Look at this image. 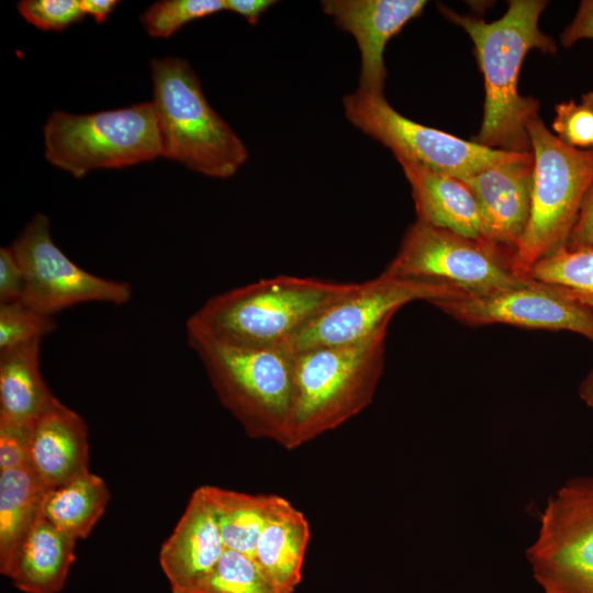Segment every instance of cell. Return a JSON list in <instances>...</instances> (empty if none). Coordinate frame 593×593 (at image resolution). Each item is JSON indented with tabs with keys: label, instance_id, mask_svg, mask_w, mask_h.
<instances>
[{
	"label": "cell",
	"instance_id": "6da1fadb",
	"mask_svg": "<svg viewBox=\"0 0 593 593\" xmlns=\"http://www.w3.org/2000/svg\"><path fill=\"white\" fill-rule=\"evenodd\" d=\"M542 0H511L504 15L486 22L439 5L440 12L461 26L473 43L484 81V107L477 143L506 152H530L527 124L537 115L538 101L518 92L519 70L527 53H556L555 41L538 21L547 5Z\"/></svg>",
	"mask_w": 593,
	"mask_h": 593
},
{
	"label": "cell",
	"instance_id": "7a4b0ae2",
	"mask_svg": "<svg viewBox=\"0 0 593 593\" xmlns=\"http://www.w3.org/2000/svg\"><path fill=\"white\" fill-rule=\"evenodd\" d=\"M358 287L292 276L261 279L210 298L187 327L239 347L289 346L321 312Z\"/></svg>",
	"mask_w": 593,
	"mask_h": 593
},
{
	"label": "cell",
	"instance_id": "3957f363",
	"mask_svg": "<svg viewBox=\"0 0 593 593\" xmlns=\"http://www.w3.org/2000/svg\"><path fill=\"white\" fill-rule=\"evenodd\" d=\"M388 326L355 344L294 353L284 448H298L335 429L371 403L384 369Z\"/></svg>",
	"mask_w": 593,
	"mask_h": 593
},
{
	"label": "cell",
	"instance_id": "277c9868",
	"mask_svg": "<svg viewBox=\"0 0 593 593\" xmlns=\"http://www.w3.org/2000/svg\"><path fill=\"white\" fill-rule=\"evenodd\" d=\"M221 403L251 438L287 444L293 394L294 353L289 346L239 347L187 327Z\"/></svg>",
	"mask_w": 593,
	"mask_h": 593
},
{
	"label": "cell",
	"instance_id": "5b68a950",
	"mask_svg": "<svg viewBox=\"0 0 593 593\" xmlns=\"http://www.w3.org/2000/svg\"><path fill=\"white\" fill-rule=\"evenodd\" d=\"M150 71L161 156L208 177L234 176L248 150L210 105L190 64L180 57L155 58Z\"/></svg>",
	"mask_w": 593,
	"mask_h": 593
},
{
	"label": "cell",
	"instance_id": "8992f818",
	"mask_svg": "<svg viewBox=\"0 0 593 593\" xmlns=\"http://www.w3.org/2000/svg\"><path fill=\"white\" fill-rule=\"evenodd\" d=\"M534 156L530 213L514 253L523 278L537 261L567 246L586 192L593 183V149L561 142L535 115L527 124Z\"/></svg>",
	"mask_w": 593,
	"mask_h": 593
},
{
	"label": "cell",
	"instance_id": "52a82bcc",
	"mask_svg": "<svg viewBox=\"0 0 593 593\" xmlns=\"http://www.w3.org/2000/svg\"><path fill=\"white\" fill-rule=\"evenodd\" d=\"M46 160L75 178L161 156L152 101L90 114L54 111L44 127Z\"/></svg>",
	"mask_w": 593,
	"mask_h": 593
},
{
	"label": "cell",
	"instance_id": "ba28073f",
	"mask_svg": "<svg viewBox=\"0 0 593 593\" xmlns=\"http://www.w3.org/2000/svg\"><path fill=\"white\" fill-rule=\"evenodd\" d=\"M514 253L488 239L467 237L416 220L382 273L445 283L465 295L486 294L529 279L515 271Z\"/></svg>",
	"mask_w": 593,
	"mask_h": 593
},
{
	"label": "cell",
	"instance_id": "9c48e42d",
	"mask_svg": "<svg viewBox=\"0 0 593 593\" xmlns=\"http://www.w3.org/2000/svg\"><path fill=\"white\" fill-rule=\"evenodd\" d=\"M343 107L346 119L355 127L388 147L396 159H407L459 179L522 154L489 148L416 123L395 111L384 96L356 90L343 98Z\"/></svg>",
	"mask_w": 593,
	"mask_h": 593
},
{
	"label": "cell",
	"instance_id": "30bf717a",
	"mask_svg": "<svg viewBox=\"0 0 593 593\" xmlns=\"http://www.w3.org/2000/svg\"><path fill=\"white\" fill-rule=\"evenodd\" d=\"M10 247L24 275L21 301L43 314L87 302L122 305L131 298L127 282L92 275L68 258L54 243L43 213L32 217Z\"/></svg>",
	"mask_w": 593,
	"mask_h": 593
},
{
	"label": "cell",
	"instance_id": "8fae6325",
	"mask_svg": "<svg viewBox=\"0 0 593 593\" xmlns=\"http://www.w3.org/2000/svg\"><path fill=\"white\" fill-rule=\"evenodd\" d=\"M465 295L458 289L435 281L390 277L381 273L359 283L347 296L338 300L289 343L293 353L355 344L390 323L403 305L425 300L429 303Z\"/></svg>",
	"mask_w": 593,
	"mask_h": 593
},
{
	"label": "cell",
	"instance_id": "7c38bea8",
	"mask_svg": "<svg viewBox=\"0 0 593 593\" xmlns=\"http://www.w3.org/2000/svg\"><path fill=\"white\" fill-rule=\"evenodd\" d=\"M430 304L470 326L506 324L568 331L593 343V310L567 289L532 278L491 293L437 300Z\"/></svg>",
	"mask_w": 593,
	"mask_h": 593
},
{
	"label": "cell",
	"instance_id": "4fadbf2b",
	"mask_svg": "<svg viewBox=\"0 0 593 593\" xmlns=\"http://www.w3.org/2000/svg\"><path fill=\"white\" fill-rule=\"evenodd\" d=\"M425 0H324L323 11L350 33L360 52L358 89L384 96V51L391 37L424 10Z\"/></svg>",
	"mask_w": 593,
	"mask_h": 593
},
{
	"label": "cell",
	"instance_id": "5bb4252c",
	"mask_svg": "<svg viewBox=\"0 0 593 593\" xmlns=\"http://www.w3.org/2000/svg\"><path fill=\"white\" fill-rule=\"evenodd\" d=\"M533 175L534 156L525 152L460 179L479 204L485 239L516 250L529 219Z\"/></svg>",
	"mask_w": 593,
	"mask_h": 593
},
{
	"label": "cell",
	"instance_id": "9a60e30c",
	"mask_svg": "<svg viewBox=\"0 0 593 593\" xmlns=\"http://www.w3.org/2000/svg\"><path fill=\"white\" fill-rule=\"evenodd\" d=\"M225 549L213 505L200 486L160 548L159 563L171 592L194 593Z\"/></svg>",
	"mask_w": 593,
	"mask_h": 593
},
{
	"label": "cell",
	"instance_id": "2e32d148",
	"mask_svg": "<svg viewBox=\"0 0 593 593\" xmlns=\"http://www.w3.org/2000/svg\"><path fill=\"white\" fill-rule=\"evenodd\" d=\"M526 559L540 593H593V514L533 540Z\"/></svg>",
	"mask_w": 593,
	"mask_h": 593
},
{
	"label": "cell",
	"instance_id": "e0dca14e",
	"mask_svg": "<svg viewBox=\"0 0 593 593\" xmlns=\"http://www.w3.org/2000/svg\"><path fill=\"white\" fill-rule=\"evenodd\" d=\"M88 429L83 418L55 399L33 426L30 467L47 490L88 471Z\"/></svg>",
	"mask_w": 593,
	"mask_h": 593
},
{
	"label": "cell",
	"instance_id": "ac0fdd59",
	"mask_svg": "<svg viewBox=\"0 0 593 593\" xmlns=\"http://www.w3.org/2000/svg\"><path fill=\"white\" fill-rule=\"evenodd\" d=\"M398 161L410 183L417 221L467 237L484 238L479 204L462 180L407 159Z\"/></svg>",
	"mask_w": 593,
	"mask_h": 593
},
{
	"label": "cell",
	"instance_id": "d6986e66",
	"mask_svg": "<svg viewBox=\"0 0 593 593\" xmlns=\"http://www.w3.org/2000/svg\"><path fill=\"white\" fill-rule=\"evenodd\" d=\"M309 540L306 517L287 499L277 495L253 559L281 593H293L300 583Z\"/></svg>",
	"mask_w": 593,
	"mask_h": 593
},
{
	"label": "cell",
	"instance_id": "ffe728a7",
	"mask_svg": "<svg viewBox=\"0 0 593 593\" xmlns=\"http://www.w3.org/2000/svg\"><path fill=\"white\" fill-rule=\"evenodd\" d=\"M76 542L41 514L19 548L8 577L22 592L57 593L76 559Z\"/></svg>",
	"mask_w": 593,
	"mask_h": 593
},
{
	"label": "cell",
	"instance_id": "44dd1931",
	"mask_svg": "<svg viewBox=\"0 0 593 593\" xmlns=\"http://www.w3.org/2000/svg\"><path fill=\"white\" fill-rule=\"evenodd\" d=\"M41 340L0 350V424L33 427L56 399L41 372Z\"/></svg>",
	"mask_w": 593,
	"mask_h": 593
},
{
	"label": "cell",
	"instance_id": "7402d4cb",
	"mask_svg": "<svg viewBox=\"0 0 593 593\" xmlns=\"http://www.w3.org/2000/svg\"><path fill=\"white\" fill-rule=\"evenodd\" d=\"M46 492L31 467L0 471V572L5 577L42 514Z\"/></svg>",
	"mask_w": 593,
	"mask_h": 593
},
{
	"label": "cell",
	"instance_id": "603a6c76",
	"mask_svg": "<svg viewBox=\"0 0 593 593\" xmlns=\"http://www.w3.org/2000/svg\"><path fill=\"white\" fill-rule=\"evenodd\" d=\"M110 492L104 480L89 470L47 490L42 515L58 529L81 539L103 515Z\"/></svg>",
	"mask_w": 593,
	"mask_h": 593
},
{
	"label": "cell",
	"instance_id": "cb8c5ba5",
	"mask_svg": "<svg viewBox=\"0 0 593 593\" xmlns=\"http://www.w3.org/2000/svg\"><path fill=\"white\" fill-rule=\"evenodd\" d=\"M203 486L213 505L225 548L253 558L277 495H254L213 485Z\"/></svg>",
	"mask_w": 593,
	"mask_h": 593
},
{
	"label": "cell",
	"instance_id": "d4e9b609",
	"mask_svg": "<svg viewBox=\"0 0 593 593\" xmlns=\"http://www.w3.org/2000/svg\"><path fill=\"white\" fill-rule=\"evenodd\" d=\"M529 278L562 287L593 310V247H563L537 261Z\"/></svg>",
	"mask_w": 593,
	"mask_h": 593
},
{
	"label": "cell",
	"instance_id": "484cf974",
	"mask_svg": "<svg viewBox=\"0 0 593 593\" xmlns=\"http://www.w3.org/2000/svg\"><path fill=\"white\" fill-rule=\"evenodd\" d=\"M194 593H281L255 560L225 549L219 562Z\"/></svg>",
	"mask_w": 593,
	"mask_h": 593
},
{
	"label": "cell",
	"instance_id": "4316f807",
	"mask_svg": "<svg viewBox=\"0 0 593 593\" xmlns=\"http://www.w3.org/2000/svg\"><path fill=\"white\" fill-rule=\"evenodd\" d=\"M225 10V0H161L141 15V22L152 37L167 38L186 24Z\"/></svg>",
	"mask_w": 593,
	"mask_h": 593
},
{
	"label": "cell",
	"instance_id": "83f0119b",
	"mask_svg": "<svg viewBox=\"0 0 593 593\" xmlns=\"http://www.w3.org/2000/svg\"><path fill=\"white\" fill-rule=\"evenodd\" d=\"M55 327L53 316L43 314L22 301L0 304V350L42 339Z\"/></svg>",
	"mask_w": 593,
	"mask_h": 593
},
{
	"label": "cell",
	"instance_id": "f1b7e54d",
	"mask_svg": "<svg viewBox=\"0 0 593 593\" xmlns=\"http://www.w3.org/2000/svg\"><path fill=\"white\" fill-rule=\"evenodd\" d=\"M552 128L571 147L593 146V91L584 93L579 103L569 100L557 104Z\"/></svg>",
	"mask_w": 593,
	"mask_h": 593
},
{
	"label": "cell",
	"instance_id": "f546056e",
	"mask_svg": "<svg viewBox=\"0 0 593 593\" xmlns=\"http://www.w3.org/2000/svg\"><path fill=\"white\" fill-rule=\"evenodd\" d=\"M16 8L24 20L43 31H63L85 16L79 0H22Z\"/></svg>",
	"mask_w": 593,
	"mask_h": 593
},
{
	"label": "cell",
	"instance_id": "4dcf8cb0",
	"mask_svg": "<svg viewBox=\"0 0 593 593\" xmlns=\"http://www.w3.org/2000/svg\"><path fill=\"white\" fill-rule=\"evenodd\" d=\"M33 427L0 424V471L30 467Z\"/></svg>",
	"mask_w": 593,
	"mask_h": 593
},
{
	"label": "cell",
	"instance_id": "1f68e13d",
	"mask_svg": "<svg viewBox=\"0 0 593 593\" xmlns=\"http://www.w3.org/2000/svg\"><path fill=\"white\" fill-rule=\"evenodd\" d=\"M24 275L10 246L0 248V304L18 302L24 293Z\"/></svg>",
	"mask_w": 593,
	"mask_h": 593
},
{
	"label": "cell",
	"instance_id": "d6a6232c",
	"mask_svg": "<svg viewBox=\"0 0 593 593\" xmlns=\"http://www.w3.org/2000/svg\"><path fill=\"white\" fill-rule=\"evenodd\" d=\"M591 247H593V183L585 194L566 248L573 250Z\"/></svg>",
	"mask_w": 593,
	"mask_h": 593
},
{
	"label": "cell",
	"instance_id": "836d02e7",
	"mask_svg": "<svg viewBox=\"0 0 593 593\" xmlns=\"http://www.w3.org/2000/svg\"><path fill=\"white\" fill-rule=\"evenodd\" d=\"M582 40H593V0L580 2L573 20L560 34L564 47H570Z\"/></svg>",
	"mask_w": 593,
	"mask_h": 593
},
{
	"label": "cell",
	"instance_id": "e575fe53",
	"mask_svg": "<svg viewBox=\"0 0 593 593\" xmlns=\"http://www.w3.org/2000/svg\"><path fill=\"white\" fill-rule=\"evenodd\" d=\"M277 1L275 0H225V10L232 11L256 24L259 18Z\"/></svg>",
	"mask_w": 593,
	"mask_h": 593
},
{
	"label": "cell",
	"instance_id": "d590c367",
	"mask_svg": "<svg viewBox=\"0 0 593 593\" xmlns=\"http://www.w3.org/2000/svg\"><path fill=\"white\" fill-rule=\"evenodd\" d=\"M120 2L116 0H80L85 15H90L98 24L103 23Z\"/></svg>",
	"mask_w": 593,
	"mask_h": 593
},
{
	"label": "cell",
	"instance_id": "8d00e7d4",
	"mask_svg": "<svg viewBox=\"0 0 593 593\" xmlns=\"http://www.w3.org/2000/svg\"><path fill=\"white\" fill-rule=\"evenodd\" d=\"M579 398L593 411V366L579 385Z\"/></svg>",
	"mask_w": 593,
	"mask_h": 593
}]
</instances>
